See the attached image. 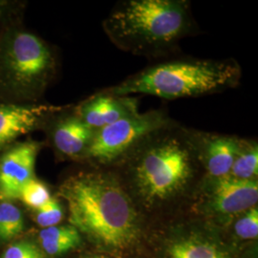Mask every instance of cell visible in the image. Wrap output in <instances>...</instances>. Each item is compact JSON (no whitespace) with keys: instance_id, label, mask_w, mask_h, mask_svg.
Listing matches in <instances>:
<instances>
[{"instance_id":"cell-1","label":"cell","mask_w":258,"mask_h":258,"mask_svg":"<svg viewBox=\"0 0 258 258\" xmlns=\"http://www.w3.org/2000/svg\"><path fill=\"white\" fill-rule=\"evenodd\" d=\"M113 167L126 175L128 184L122 185L136 206L139 202L148 210L183 197L194 184L198 169H203L192 128L176 120L150 134Z\"/></svg>"},{"instance_id":"cell-2","label":"cell","mask_w":258,"mask_h":258,"mask_svg":"<svg viewBox=\"0 0 258 258\" xmlns=\"http://www.w3.org/2000/svg\"><path fill=\"white\" fill-rule=\"evenodd\" d=\"M70 225L109 250L131 247L140 233L138 207L111 170L80 172L59 186Z\"/></svg>"},{"instance_id":"cell-3","label":"cell","mask_w":258,"mask_h":258,"mask_svg":"<svg viewBox=\"0 0 258 258\" xmlns=\"http://www.w3.org/2000/svg\"><path fill=\"white\" fill-rule=\"evenodd\" d=\"M102 28L121 51L157 58L175 53L196 25L187 0H121L103 20Z\"/></svg>"},{"instance_id":"cell-4","label":"cell","mask_w":258,"mask_h":258,"mask_svg":"<svg viewBox=\"0 0 258 258\" xmlns=\"http://www.w3.org/2000/svg\"><path fill=\"white\" fill-rule=\"evenodd\" d=\"M242 77L233 58H176L131 75L103 91L115 96L150 95L166 100L196 98L238 86Z\"/></svg>"},{"instance_id":"cell-5","label":"cell","mask_w":258,"mask_h":258,"mask_svg":"<svg viewBox=\"0 0 258 258\" xmlns=\"http://www.w3.org/2000/svg\"><path fill=\"white\" fill-rule=\"evenodd\" d=\"M56 70V58L44 40L25 31H12L0 41V84L19 99L38 98Z\"/></svg>"},{"instance_id":"cell-6","label":"cell","mask_w":258,"mask_h":258,"mask_svg":"<svg viewBox=\"0 0 258 258\" xmlns=\"http://www.w3.org/2000/svg\"><path fill=\"white\" fill-rule=\"evenodd\" d=\"M164 110L137 113L95 132L84 160L94 165L111 168L150 134L173 123Z\"/></svg>"},{"instance_id":"cell-7","label":"cell","mask_w":258,"mask_h":258,"mask_svg":"<svg viewBox=\"0 0 258 258\" xmlns=\"http://www.w3.org/2000/svg\"><path fill=\"white\" fill-rule=\"evenodd\" d=\"M200 202L206 212L231 217L256 207L257 180H241L232 176H205L200 186Z\"/></svg>"},{"instance_id":"cell-8","label":"cell","mask_w":258,"mask_h":258,"mask_svg":"<svg viewBox=\"0 0 258 258\" xmlns=\"http://www.w3.org/2000/svg\"><path fill=\"white\" fill-rule=\"evenodd\" d=\"M41 145L37 142L19 144L0 158V202L19 199L22 186L34 178L35 164Z\"/></svg>"},{"instance_id":"cell-9","label":"cell","mask_w":258,"mask_h":258,"mask_svg":"<svg viewBox=\"0 0 258 258\" xmlns=\"http://www.w3.org/2000/svg\"><path fill=\"white\" fill-rule=\"evenodd\" d=\"M65 107L0 104V151L15 140L43 126Z\"/></svg>"},{"instance_id":"cell-10","label":"cell","mask_w":258,"mask_h":258,"mask_svg":"<svg viewBox=\"0 0 258 258\" xmlns=\"http://www.w3.org/2000/svg\"><path fill=\"white\" fill-rule=\"evenodd\" d=\"M194 146L206 175H229L241 138L192 129Z\"/></svg>"},{"instance_id":"cell-11","label":"cell","mask_w":258,"mask_h":258,"mask_svg":"<svg viewBox=\"0 0 258 258\" xmlns=\"http://www.w3.org/2000/svg\"><path fill=\"white\" fill-rule=\"evenodd\" d=\"M64 109L56 113L49 120L53 147L62 157L84 159L96 130L87 125L75 110L66 113Z\"/></svg>"},{"instance_id":"cell-12","label":"cell","mask_w":258,"mask_h":258,"mask_svg":"<svg viewBox=\"0 0 258 258\" xmlns=\"http://www.w3.org/2000/svg\"><path fill=\"white\" fill-rule=\"evenodd\" d=\"M75 112L87 125L98 130L139 113V100L101 91L82 102Z\"/></svg>"},{"instance_id":"cell-13","label":"cell","mask_w":258,"mask_h":258,"mask_svg":"<svg viewBox=\"0 0 258 258\" xmlns=\"http://www.w3.org/2000/svg\"><path fill=\"white\" fill-rule=\"evenodd\" d=\"M230 175L241 180H257L258 144L256 140L241 138Z\"/></svg>"},{"instance_id":"cell-14","label":"cell","mask_w":258,"mask_h":258,"mask_svg":"<svg viewBox=\"0 0 258 258\" xmlns=\"http://www.w3.org/2000/svg\"><path fill=\"white\" fill-rule=\"evenodd\" d=\"M171 258H227L213 245L202 240H180L169 249Z\"/></svg>"},{"instance_id":"cell-15","label":"cell","mask_w":258,"mask_h":258,"mask_svg":"<svg viewBox=\"0 0 258 258\" xmlns=\"http://www.w3.org/2000/svg\"><path fill=\"white\" fill-rule=\"evenodd\" d=\"M24 230L23 214L12 202H0V240L9 241Z\"/></svg>"},{"instance_id":"cell-16","label":"cell","mask_w":258,"mask_h":258,"mask_svg":"<svg viewBox=\"0 0 258 258\" xmlns=\"http://www.w3.org/2000/svg\"><path fill=\"white\" fill-rule=\"evenodd\" d=\"M51 194L45 184L33 178L20 190L19 199L28 207L37 210L51 199Z\"/></svg>"},{"instance_id":"cell-17","label":"cell","mask_w":258,"mask_h":258,"mask_svg":"<svg viewBox=\"0 0 258 258\" xmlns=\"http://www.w3.org/2000/svg\"><path fill=\"white\" fill-rule=\"evenodd\" d=\"M36 211V222L44 229L57 226L63 218L62 207L55 197H51L47 203Z\"/></svg>"},{"instance_id":"cell-18","label":"cell","mask_w":258,"mask_h":258,"mask_svg":"<svg viewBox=\"0 0 258 258\" xmlns=\"http://www.w3.org/2000/svg\"><path fill=\"white\" fill-rule=\"evenodd\" d=\"M235 233L242 239H255L258 236L257 206L243 212L234 225Z\"/></svg>"},{"instance_id":"cell-19","label":"cell","mask_w":258,"mask_h":258,"mask_svg":"<svg viewBox=\"0 0 258 258\" xmlns=\"http://www.w3.org/2000/svg\"><path fill=\"white\" fill-rule=\"evenodd\" d=\"M82 244V235L60 239L40 241L41 248L47 254L56 256L78 248Z\"/></svg>"},{"instance_id":"cell-20","label":"cell","mask_w":258,"mask_h":258,"mask_svg":"<svg viewBox=\"0 0 258 258\" xmlns=\"http://www.w3.org/2000/svg\"><path fill=\"white\" fill-rule=\"evenodd\" d=\"M2 258H44V256L37 245L27 240H23L9 246Z\"/></svg>"},{"instance_id":"cell-21","label":"cell","mask_w":258,"mask_h":258,"mask_svg":"<svg viewBox=\"0 0 258 258\" xmlns=\"http://www.w3.org/2000/svg\"><path fill=\"white\" fill-rule=\"evenodd\" d=\"M81 235L80 231H78L72 225L65 226H55L51 228L43 229L39 232V240H54L60 238H68Z\"/></svg>"},{"instance_id":"cell-22","label":"cell","mask_w":258,"mask_h":258,"mask_svg":"<svg viewBox=\"0 0 258 258\" xmlns=\"http://www.w3.org/2000/svg\"><path fill=\"white\" fill-rule=\"evenodd\" d=\"M10 7L11 4L8 1L0 0V19H3L7 15V13L10 11Z\"/></svg>"},{"instance_id":"cell-23","label":"cell","mask_w":258,"mask_h":258,"mask_svg":"<svg viewBox=\"0 0 258 258\" xmlns=\"http://www.w3.org/2000/svg\"><path fill=\"white\" fill-rule=\"evenodd\" d=\"M89 258H105L104 256H92V257Z\"/></svg>"}]
</instances>
